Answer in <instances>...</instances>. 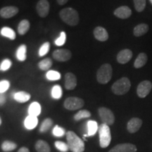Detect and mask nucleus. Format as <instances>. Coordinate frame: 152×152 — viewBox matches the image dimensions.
I'll list each match as a JSON object with an SVG mask.
<instances>
[{
    "label": "nucleus",
    "instance_id": "obj_1",
    "mask_svg": "<svg viewBox=\"0 0 152 152\" xmlns=\"http://www.w3.org/2000/svg\"><path fill=\"white\" fill-rule=\"evenodd\" d=\"M59 16L63 21L70 26H75L79 23L78 12L71 7L63 9L59 12Z\"/></svg>",
    "mask_w": 152,
    "mask_h": 152
},
{
    "label": "nucleus",
    "instance_id": "obj_2",
    "mask_svg": "<svg viewBox=\"0 0 152 152\" xmlns=\"http://www.w3.org/2000/svg\"><path fill=\"white\" fill-rule=\"evenodd\" d=\"M66 140L71 151L83 152L85 151L84 142L73 131H68L66 132Z\"/></svg>",
    "mask_w": 152,
    "mask_h": 152
},
{
    "label": "nucleus",
    "instance_id": "obj_3",
    "mask_svg": "<svg viewBox=\"0 0 152 152\" xmlns=\"http://www.w3.org/2000/svg\"><path fill=\"white\" fill-rule=\"evenodd\" d=\"M112 75H113V69L111 64H104L100 66L96 72V80L100 84H107L111 80Z\"/></svg>",
    "mask_w": 152,
    "mask_h": 152
},
{
    "label": "nucleus",
    "instance_id": "obj_4",
    "mask_svg": "<svg viewBox=\"0 0 152 152\" xmlns=\"http://www.w3.org/2000/svg\"><path fill=\"white\" fill-rule=\"evenodd\" d=\"M131 87V83L128 77H123L113 83L111 87V90L113 94L116 95H123L128 93Z\"/></svg>",
    "mask_w": 152,
    "mask_h": 152
},
{
    "label": "nucleus",
    "instance_id": "obj_5",
    "mask_svg": "<svg viewBox=\"0 0 152 152\" xmlns=\"http://www.w3.org/2000/svg\"><path fill=\"white\" fill-rule=\"evenodd\" d=\"M99 144L102 148H106L109 146L111 141V134L109 125L102 123L99 127Z\"/></svg>",
    "mask_w": 152,
    "mask_h": 152
},
{
    "label": "nucleus",
    "instance_id": "obj_6",
    "mask_svg": "<svg viewBox=\"0 0 152 152\" xmlns=\"http://www.w3.org/2000/svg\"><path fill=\"white\" fill-rule=\"evenodd\" d=\"M98 113L102 123L107 125H112L115 122V115L112 111L106 107H100Z\"/></svg>",
    "mask_w": 152,
    "mask_h": 152
},
{
    "label": "nucleus",
    "instance_id": "obj_7",
    "mask_svg": "<svg viewBox=\"0 0 152 152\" xmlns=\"http://www.w3.org/2000/svg\"><path fill=\"white\" fill-rule=\"evenodd\" d=\"M85 102L83 99L79 97H75V96H71L68 97L64 101V106L66 109L69 111H75L81 109L84 106Z\"/></svg>",
    "mask_w": 152,
    "mask_h": 152
},
{
    "label": "nucleus",
    "instance_id": "obj_8",
    "mask_svg": "<svg viewBox=\"0 0 152 152\" xmlns=\"http://www.w3.org/2000/svg\"><path fill=\"white\" fill-rule=\"evenodd\" d=\"M53 58L57 61L65 62L70 60L72 57V53L67 49H59L55 50L52 54Z\"/></svg>",
    "mask_w": 152,
    "mask_h": 152
},
{
    "label": "nucleus",
    "instance_id": "obj_9",
    "mask_svg": "<svg viewBox=\"0 0 152 152\" xmlns=\"http://www.w3.org/2000/svg\"><path fill=\"white\" fill-rule=\"evenodd\" d=\"M152 89V83L149 80H144L138 85L137 94L140 98H145L149 94Z\"/></svg>",
    "mask_w": 152,
    "mask_h": 152
},
{
    "label": "nucleus",
    "instance_id": "obj_10",
    "mask_svg": "<svg viewBox=\"0 0 152 152\" xmlns=\"http://www.w3.org/2000/svg\"><path fill=\"white\" fill-rule=\"evenodd\" d=\"M49 9H50V5L47 0H39L36 5V10L38 15L41 18H45L48 16Z\"/></svg>",
    "mask_w": 152,
    "mask_h": 152
},
{
    "label": "nucleus",
    "instance_id": "obj_11",
    "mask_svg": "<svg viewBox=\"0 0 152 152\" xmlns=\"http://www.w3.org/2000/svg\"><path fill=\"white\" fill-rule=\"evenodd\" d=\"M136 146L130 143H123L115 145L109 152H136Z\"/></svg>",
    "mask_w": 152,
    "mask_h": 152
},
{
    "label": "nucleus",
    "instance_id": "obj_12",
    "mask_svg": "<svg viewBox=\"0 0 152 152\" xmlns=\"http://www.w3.org/2000/svg\"><path fill=\"white\" fill-rule=\"evenodd\" d=\"M19 9L14 6L3 7L0 9V16L3 18H11L18 14Z\"/></svg>",
    "mask_w": 152,
    "mask_h": 152
},
{
    "label": "nucleus",
    "instance_id": "obj_13",
    "mask_svg": "<svg viewBox=\"0 0 152 152\" xmlns=\"http://www.w3.org/2000/svg\"><path fill=\"white\" fill-rule=\"evenodd\" d=\"M132 52L129 49H125L121 50L117 55V61L119 64H125L130 61L132 58Z\"/></svg>",
    "mask_w": 152,
    "mask_h": 152
},
{
    "label": "nucleus",
    "instance_id": "obj_14",
    "mask_svg": "<svg viewBox=\"0 0 152 152\" xmlns=\"http://www.w3.org/2000/svg\"><path fill=\"white\" fill-rule=\"evenodd\" d=\"M142 125V121L139 118H132L127 124V129L130 133H135L140 130Z\"/></svg>",
    "mask_w": 152,
    "mask_h": 152
},
{
    "label": "nucleus",
    "instance_id": "obj_15",
    "mask_svg": "<svg viewBox=\"0 0 152 152\" xmlns=\"http://www.w3.org/2000/svg\"><path fill=\"white\" fill-rule=\"evenodd\" d=\"M93 33H94L95 39H97L98 41L106 42L109 39V34H108L107 30L102 26H97L95 28Z\"/></svg>",
    "mask_w": 152,
    "mask_h": 152
},
{
    "label": "nucleus",
    "instance_id": "obj_16",
    "mask_svg": "<svg viewBox=\"0 0 152 152\" xmlns=\"http://www.w3.org/2000/svg\"><path fill=\"white\" fill-rule=\"evenodd\" d=\"M114 15L118 18L121 19H127L130 18L132 15V11L127 6H122L117 8L114 11Z\"/></svg>",
    "mask_w": 152,
    "mask_h": 152
},
{
    "label": "nucleus",
    "instance_id": "obj_17",
    "mask_svg": "<svg viewBox=\"0 0 152 152\" xmlns=\"http://www.w3.org/2000/svg\"><path fill=\"white\" fill-rule=\"evenodd\" d=\"M65 88L68 90H73L77 86V77L72 73L65 75Z\"/></svg>",
    "mask_w": 152,
    "mask_h": 152
},
{
    "label": "nucleus",
    "instance_id": "obj_18",
    "mask_svg": "<svg viewBox=\"0 0 152 152\" xmlns=\"http://www.w3.org/2000/svg\"><path fill=\"white\" fill-rule=\"evenodd\" d=\"M149 27L146 23H140L136 26L133 30V34L135 37H141V36L145 35L149 31Z\"/></svg>",
    "mask_w": 152,
    "mask_h": 152
},
{
    "label": "nucleus",
    "instance_id": "obj_19",
    "mask_svg": "<svg viewBox=\"0 0 152 152\" xmlns=\"http://www.w3.org/2000/svg\"><path fill=\"white\" fill-rule=\"evenodd\" d=\"M148 60L147 55L145 53L142 52L138 55L134 63V66L135 68H140L147 64Z\"/></svg>",
    "mask_w": 152,
    "mask_h": 152
},
{
    "label": "nucleus",
    "instance_id": "obj_20",
    "mask_svg": "<svg viewBox=\"0 0 152 152\" xmlns=\"http://www.w3.org/2000/svg\"><path fill=\"white\" fill-rule=\"evenodd\" d=\"M30 94L27 92H24V91H20V92H16L14 94V98L16 102H19V103H25V102H28L30 100Z\"/></svg>",
    "mask_w": 152,
    "mask_h": 152
},
{
    "label": "nucleus",
    "instance_id": "obj_21",
    "mask_svg": "<svg viewBox=\"0 0 152 152\" xmlns=\"http://www.w3.org/2000/svg\"><path fill=\"white\" fill-rule=\"evenodd\" d=\"M16 56L19 61H24L27 58V46L26 45L19 46L16 51Z\"/></svg>",
    "mask_w": 152,
    "mask_h": 152
},
{
    "label": "nucleus",
    "instance_id": "obj_22",
    "mask_svg": "<svg viewBox=\"0 0 152 152\" xmlns=\"http://www.w3.org/2000/svg\"><path fill=\"white\" fill-rule=\"evenodd\" d=\"M30 24L29 20L27 19H24L19 23L18 26V32L19 35H24L25 34H26L28 32V30L30 29Z\"/></svg>",
    "mask_w": 152,
    "mask_h": 152
},
{
    "label": "nucleus",
    "instance_id": "obj_23",
    "mask_svg": "<svg viewBox=\"0 0 152 152\" xmlns=\"http://www.w3.org/2000/svg\"><path fill=\"white\" fill-rule=\"evenodd\" d=\"M38 119L37 117L32 116V115H28L25 120L24 125L25 127L28 129V130H33L37 125Z\"/></svg>",
    "mask_w": 152,
    "mask_h": 152
},
{
    "label": "nucleus",
    "instance_id": "obj_24",
    "mask_svg": "<svg viewBox=\"0 0 152 152\" xmlns=\"http://www.w3.org/2000/svg\"><path fill=\"white\" fill-rule=\"evenodd\" d=\"M41 113V106L38 102H33L30 104L28 109L29 115L37 117Z\"/></svg>",
    "mask_w": 152,
    "mask_h": 152
},
{
    "label": "nucleus",
    "instance_id": "obj_25",
    "mask_svg": "<svg viewBox=\"0 0 152 152\" xmlns=\"http://www.w3.org/2000/svg\"><path fill=\"white\" fill-rule=\"evenodd\" d=\"M35 149L37 152H51L49 144L44 140H39L36 142Z\"/></svg>",
    "mask_w": 152,
    "mask_h": 152
},
{
    "label": "nucleus",
    "instance_id": "obj_26",
    "mask_svg": "<svg viewBox=\"0 0 152 152\" xmlns=\"http://www.w3.org/2000/svg\"><path fill=\"white\" fill-rule=\"evenodd\" d=\"M1 35L4 37L9 38L11 40H14L16 37V34L15 31L11 28L3 27L1 29Z\"/></svg>",
    "mask_w": 152,
    "mask_h": 152
},
{
    "label": "nucleus",
    "instance_id": "obj_27",
    "mask_svg": "<svg viewBox=\"0 0 152 152\" xmlns=\"http://www.w3.org/2000/svg\"><path fill=\"white\" fill-rule=\"evenodd\" d=\"M87 136H92L94 135L95 133L98 130V125L97 123L94 121H90L87 122Z\"/></svg>",
    "mask_w": 152,
    "mask_h": 152
},
{
    "label": "nucleus",
    "instance_id": "obj_28",
    "mask_svg": "<svg viewBox=\"0 0 152 152\" xmlns=\"http://www.w3.org/2000/svg\"><path fill=\"white\" fill-rule=\"evenodd\" d=\"M52 60L49 58H44L38 64V67L42 71H49V69L52 66Z\"/></svg>",
    "mask_w": 152,
    "mask_h": 152
},
{
    "label": "nucleus",
    "instance_id": "obj_29",
    "mask_svg": "<svg viewBox=\"0 0 152 152\" xmlns=\"http://www.w3.org/2000/svg\"><path fill=\"white\" fill-rule=\"evenodd\" d=\"M53 125V121L49 118L44 120V121L40 125V128H39V132L42 133L46 132L48 131L49 129L52 128Z\"/></svg>",
    "mask_w": 152,
    "mask_h": 152
},
{
    "label": "nucleus",
    "instance_id": "obj_30",
    "mask_svg": "<svg viewBox=\"0 0 152 152\" xmlns=\"http://www.w3.org/2000/svg\"><path fill=\"white\" fill-rule=\"evenodd\" d=\"M17 147V144L14 142L9 141V140H6L1 144V149L4 151H11L13 150L16 149Z\"/></svg>",
    "mask_w": 152,
    "mask_h": 152
},
{
    "label": "nucleus",
    "instance_id": "obj_31",
    "mask_svg": "<svg viewBox=\"0 0 152 152\" xmlns=\"http://www.w3.org/2000/svg\"><path fill=\"white\" fill-rule=\"evenodd\" d=\"M91 116V113L87 110H80L74 115V120L78 121L83 118H87Z\"/></svg>",
    "mask_w": 152,
    "mask_h": 152
},
{
    "label": "nucleus",
    "instance_id": "obj_32",
    "mask_svg": "<svg viewBox=\"0 0 152 152\" xmlns=\"http://www.w3.org/2000/svg\"><path fill=\"white\" fill-rule=\"evenodd\" d=\"M52 96L55 99H59L62 96V89L60 85H54L52 90Z\"/></svg>",
    "mask_w": 152,
    "mask_h": 152
},
{
    "label": "nucleus",
    "instance_id": "obj_33",
    "mask_svg": "<svg viewBox=\"0 0 152 152\" xmlns=\"http://www.w3.org/2000/svg\"><path fill=\"white\" fill-rule=\"evenodd\" d=\"M134 6L137 12H142L146 7V0H133Z\"/></svg>",
    "mask_w": 152,
    "mask_h": 152
},
{
    "label": "nucleus",
    "instance_id": "obj_34",
    "mask_svg": "<svg viewBox=\"0 0 152 152\" xmlns=\"http://www.w3.org/2000/svg\"><path fill=\"white\" fill-rule=\"evenodd\" d=\"M47 78L49 80H58L61 79V73L56 71H49L46 74Z\"/></svg>",
    "mask_w": 152,
    "mask_h": 152
},
{
    "label": "nucleus",
    "instance_id": "obj_35",
    "mask_svg": "<svg viewBox=\"0 0 152 152\" xmlns=\"http://www.w3.org/2000/svg\"><path fill=\"white\" fill-rule=\"evenodd\" d=\"M55 147L58 151L61 152H68L69 150V147H68V144H66L64 142H60V141H56L54 143Z\"/></svg>",
    "mask_w": 152,
    "mask_h": 152
},
{
    "label": "nucleus",
    "instance_id": "obj_36",
    "mask_svg": "<svg viewBox=\"0 0 152 152\" xmlns=\"http://www.w3.org/2000/svg\"><path fill=\"white\" fill-rule=\"evenodd\" d=\"M49 49H50V43L49 42L44 43L39 49V56L40 57L45 56L49 52Z\"/></svg>",
    "mask_w": 152,
    "mask_h": 152
},
{
    "label": "nucleus",
    "instance_id": "obj_37",
    "mask_svg": "<svg viewBox=\"0 0 152 152\" xmlns=\"http://www.w3.org/2000/svg\"><path fill=\"white\" fill-rule=\"evenodd\" d=\"M66 33L64 31H62L59 37H58L57 39L55 40V45L56 46H63L64 44L66 43Z\"/></svg>",
    "mask_w": 152,
    "mask_h": 152
},
{
    "label": "nucleus",
    "instance_id": "obj_38",
    "mask_svg": "<svg viewBox=\"0 0 152 152\" xmlns=\"http://www.w3.org/2000/svg\"><path fill=\"white\" fill-rule=\"evenodd\" d=\"M53 135L57 137H63L66 134V130L61 127L58 126V125H56L53 129L52 131Z\"/></svg>",
    "mask_w": 152,
    "mask_h": 152
},
{
    "label": "nucleus",
    "instance_id": "obj_39",
    "mask_svg": "<svg viewBox=\"0 0 152 152\" xmlns=\"http://www.w3.org/2000/svg\"><path fill=\"white\" fill-rule=\"evenodd\" d=\"M11 64H12V62L10 59H4L1 62V65H0V71H6L7 70H9V68H11Z\"/></svg>",
    "mask_w": 152,
    "mask_h": 152
},
{
    "label": "nucleus",
    "instance_id": "obj_40",
    "mask_svg": "<svg viewBox=\"0 0 152 152\" xmlns=\"http://www.w3.org/2000/svg\"><path fill=\"white\" fill-rule=\"evenodd\" d=\"M10 87V83L8 80L0 81V94H4L6 91L8 90Z\"/></svg>",
    "mask_w": 152,
    "mask_h": 152
},
{
    "label": "nucleus",
    "instance_id": "obj_41",
    "mask_svg": "<svg viewBox=\"0 0 152 152\" xmlns=\"http://www.w3.org/2000/svg\"><path fill=\"white\" fill-rule=\"evenodd\" d=\"M6 96L4 94H0V106H2L6 103Z\"/></svg>",
    "mask_w": 152,
    "mask_h": 152
},
{
    "label": "nucleus",
    "instance_id": "obj_42",
    "mask_svg": "<svg viewBox=\"0 0 152 152\" xmlns=\"http://www.w3.org/2000/svg\"><path fill=\"white\" fill-rule=\"evenodd\" d=\"M56 1H57V3H58V4L62 6V5L66 4L68 2V0H56Z\"/></svg>",
    "mask_w": 152,
    "mask_h": 152
},
{
    "label": "nucleus",
    "instance_id": "obj_43",
    "mask_svg": "<svg viewBox=\"0 0 152 152\" xmlns=\"http://www.w3.org/2000/svg\"><path fill=\"white\" fill-rule=\"evenodd\" d=\"M18 152H30V151H29V149H28V148L23 147L20 148V149L18 150Z\"/></svg>",
    "mask_w": 152,
    "mask_h": 152
},
{
    "label": "nucleus",
    "instance_id": "obj_44",
    "mask_svg": "<svg viewBox=\"0 0 152 152\" xmlns=\"http://www.w3.org/2000/svg\"><path fill=\"white\" fill-rule=\"evenodd\" d=\"M1 125V118H0V125Z\"/></svg>",
    "mask_w": 152,
    "mask_h": 152
},
{
    "label": "nucleus",
    "instance_id": "obj_45",
    "mask_svg": "<svg viewBox=\"0 0 152 152\" xmlns=\"http://www.w3.org/2000/svg\"><path fill=\"white\" fill-rule=\"evenodd\" d=\"M149 1H150V2H151V4H152V0H149Z\"/></svg>",
    "mask_w": 152,
    "mask_h": 152
}]
</instances>
